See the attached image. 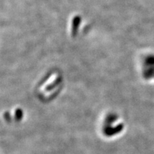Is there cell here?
<instances>
[{"label":"cell","instance_id":"obj_1","mask_svg":"<svg viewBox=\"0 0 154 154\" xmlns=\"http://www.w3.org/2000/svg\"><path fill=\"white\" fill-rule=\"evenodd\" d=\"M145 76L147 78H151L154 76V66H151V68L148 69L145 72Z\"/></svg>","mask_w":154,"mask_h":154},{"label":"cell","instance_id":"obj_2","mask_svg":"<svg viewBox=\"0 0 154 154\" xmlns=\"http://www.w3.org/2000/svg\"><path fill=\"white\" fill-rule=\"evenodd\" d=\"M146 64L150 66H154V57L151 56L146 58Z\"/></svg>","mask_w":154,"mask_h":154}]
</instances>
